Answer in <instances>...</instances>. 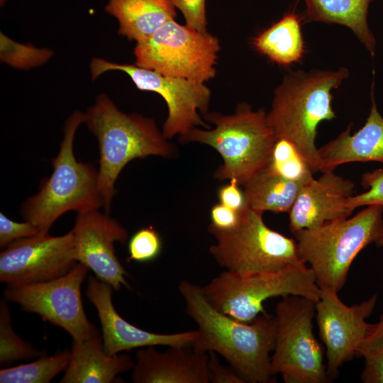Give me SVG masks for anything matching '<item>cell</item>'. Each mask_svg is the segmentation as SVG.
Returning a JSON list of instances; mask_svg holds the SVG:
<instances>
[{"label":"cell","mask_w":383,"mask_h":383,"mask_svg":"<svg viewBox=\"0 0 383 383\" xmlns=\"http://www.w3.org/2000/svg\"><path fill=\"white\" fill-rule=\"evenodd\" d=\"M178 291L186 313L197 326L194 350L220 355L246 382H273L270 353L274 346V316L265 312L251 322H241L213 307L199 285L183 280Z\"/></svg>","instance_id":"obj_1"},{"label":"cell","mask_w":383,"mask_h":383,"mask_svg":"<svg viewBox=\"0 0 383 383\" xmlns=\"http://www.w3.org/2000/svg\"><path fill=\"white\" fill-rule=\"evenodd\" d=\"M84 116V123L97 139L99 189L109 214L116 182L128 163L148 156L172 158L177 149L153 118L124 113L106 94H99Z\"/></svg>","instance_id":"obj_2"},{"label":"cell","mask_w":383,"mask_h":383,"mask_svg":"<svg viewBox=\"0 0 383 383\" xmlns=\"http://www.w3.org/2000/svg\"><path fill=\"white\" fill-rule=\"evenodd\" d=\"M349 77V70H297L285 75L274 91L267 123L276 140L290 142L313 173L320 162L315 140L319 123L335 118L332 90Z\"/></svg>","instance_id":"obj_3"},{"label":"cell","mask_w":383,"mask_h":383,"mask_svg":"<svg viewBox=\"0 0 383 383\" xmlns=\"http://www.w3.org/2000/svg\"><path fill=\"white\" fill-rule=\"evenodd\" d=\"M84 116L83 112L75 111L67 118L59 152L52 160V174L42 181L38 192L21 206L23 220L35 226L40 234L48 233L55 221L67 211L79 213L104 206L98 169L77 161L74 154V136Z\"/></svg>","instance_id":"obj_4"},{"label":"cell","mask_w":383,"mask_h":383,"mask_svg":"<svg viewBox=\"0 0 383 383\" xmlns=\"http://www.w3.org/2000/svg\"><path fill=\"white\" fill-rule=\"evenodd\" d=\"M266 114L247 104L238 105L231 115L207 112L203 118L213 125V128H194L179 139L214 148L223 160L214 177L220 181L234 179L244 185L267 167L272 158L276 138Z\"/></svg>","instance_id":"obj_5"},{"label":"cell","mask_w":383,"mask_h":383,"mask_svg":"<svg viewBox=\"0 0 383 383\" xmlns=\"http://www.w3.org/2000/svg\"><path fill=\"white\" fill-rule=\"evenodd\" d=\"M383 206H367L353 217L326 222L293 234L298 255L321 289L339 292L359 254L383 235Z\"/></svg>","instance_id":"obj_6"},{"label":"cell","mask_w":383,"mask_h":383,"mask_svg":"<svg viewBox=\"0 0 383 383\" xmlns=\"http://www.w3.org/2000/svg\"><path fill=\"white\" fill-rule=\"evenodd\" d=\"M202 291L216 310L244 323L265 313L263 302L270 298L294 295L316 302L321 294L312 270L303 261L279 270L250 274L225 270Z\"/></svg>","instance_id":"obj_7"},{"label":"cell","mask_w":383,"mask_h":383,"mask_svg":"<svg viewBox=\"0 0 383 383\" xmlns=\"http://www.w3.org/2000/svg\"><path fill=\"white\" fill-rule=\"evenodd\" d=\"M262 214L245 205L233 227L223 230L209 226L216 241L209 251L221 267L250 274L279 270L301 261L296 240L270 228Z\"/></svg>","instance_id":"obj_8"},{"label":"cell","mask_w":383,"mask_h":383,"mask_svg":"<svg viewBox=\"0 0 383 383\" xmlns=\"http://www.w3.org/2000/svg\"><path fill=\"white\" fill-rule=\"evenodd\" d=\"M316 302L286 296L276 304L274 346L270 368L286 383H323L328 380L321 345L313 333Z\"/></svg>","instance_id":"obj_9"},{"label":"cell","mask_w":383,"mask_h":383,"mask_svg":"<svg viewBox=\"0 0 383 383\" xmlns=\"http://www.w3.org/2000/svg\"><path fill=\"white\" fill-rule=\"evenodd\" d=\"M220 48L216 36L172 19L136 43L135 65L165 76L205 83L216 76Z\"/></svg>","instance_id":"obj_10"},{"label":"cell","mask_w":383,"mask_h":383,"mask_svg":"<svg viewBox=\"0 0 383 383\" xmlns=\"http://www.w3.org/2000/svg\"><path fill=\"white\" fill-rule=\"evenodd\" d=\"M109 71L123 72L139 90L154 91L163 98L168 113L162 132L167 139L183 136L199 126L211 128L201 116L208 112L211 100V91L204 83L165 76L135 64H120L100 57L91 60L92 79Z\"/></svg>","instance_id":"obj_11"},{"label":"cell","mask_w":383,"mask_h":383,"mask_svg":"<svg viewBox=\"0 0 383 383\" xmlns=\"http://www.w3.org/2000/svg\"><path fill=\"white\" fill-rule=\"evenodd\" d=\"M89 268L77 262L67 274L54 279L22 284H7L4 298L28 312L65 330L73 341L99 335L88 320L81 298V285Z\"/></svg>","instance_id":"obj_12"},{"label":"cell","mask_w":383,"mask_h":383,"mask_svg":"<svg viewBox=\"0 0 383 383\" xmlns=\"http://www.w3.org/2000/svg\"><path fill=\"white\" fill-rule=\"evenodd\" d=\"M74 249L72 229L60 236L38 233L18 240L0 254V280L22 284L60 277L77 263Z\"/></svg>","instance_id":"obj_13"},{"label":"cell","mask_w":383,"mask_h":383,"mask_svg":"<svg viewBox=\"0 0 383 383\" xmlns=\"http://www.w3.org/2000/svg\"><path fill=\"white\" fill-rule=\"evenodd\" d=\"M378 296H371L359 304L345 305L338 292L321 289L316 302V318L320 337L326 350V370L333 376L343 364L355 355L364 338L368 318L376 306Z\"/></svg>","instance_id":"obj_14"},{"label":"cell","mask_w":383,"mask_h":383,"mask_svg":"<svg viewBox=\"0 0 383 383\" xmlns=\"http://www.w3.org/2000/svg\"><path fill=\"white\" fill-rule=\"evenodd\" d=\"M74 258L92 270L96 277L118 290L130 288L128 273L118 259L113 244H124L127 231L108 213L94 210L77 213L72 228Z\"/></svg>","instance_id":"obj_15"},{"label":"cell","mask_w":383,"mask_h":383,"mask_svg":"<svg viewBox=\"0 0 383 383\" xmlns=\"http://www.w3.org/2000/svg\"><path fill=\"white\" fill-rule=\"evenodd\" d=\"M112 287L99 279L89 277L86 295L97 310L101 326L104 348L109 355L137 348L164 345L187 347L198 336L197 330L171 334L147 331L126 321L114 309Z\"/></svg>","instance_id":"obj_16"},{"label":"cell","mask_w":383,"mask_h":383,"mask_svg":"<svg viewBox=\"0 0 383 383\" xmlns=\"http://www.w3.org/2000/svg\"><path fill=\"white\" fill-rule=\"evenodd\" d=\"M318 179L305 182L289 214V230L292 234L311 229L352 213L346 207L353 196L354 183L334 172L326 171Z\"/></svg>","instance_id":"obj_17"},{"label":"cell","mask_w":383,"mask_h":383,"mask_svg":"<svg viewBox=\"0 0 383 383\" xmlns=\"http://www.w3.org/2000/svg\"><path fill=\"white\" fill-rule=\"evenodd\" d=\"M209 355L186 347H168L160 352L155 346L139 349L132 369L134 383H209Z\"/></svg>","instance_id":"obj_18"},{"label":"cell","mask_w":383,"mask_h":383,"mask_svg":"<svg viewBox=\"0 0 383 383\" xmlns=\"http://www.w3.org/2000/svg\"><path fill=\"white\" fill-rule=\"evenodd\" d=\"M350 124L335 138L318 148L319 171H334L343 164L378 162L383 164V116L372 94L370 113L364 126L353 134Z\"/></svg>","instance_id":"obj_19"},{"label":"cell","mask_w":383,"mask_h":383,"mask_svg":"<svg viewBox=\"0 0 383 383\" xmlns=\"http://www.w3.org/2000/svg\"><path fill=\"white\" fill-rule=\"evenodd\" d=\"M135 362L126 355L106 353L102 336L73 341L70 359L60 383H109Z\"/></svg>","instance_id":"obj_20"},{"label":"cell","mask_w":383,"mask_h":383,"mask_svg":"<svg viewBox=\"0 0 383 383\" xmlns=\"http://www.w3.org/2000/svg\"><path fill=\"white\" fill-rule=\"evenodd\" d=\"M172 0H109L105 11L119 24L118 33L143 40L177 16Z\"/></svg>","instance_id":"obj_21"},{"label":"cell","mask_w":383,"mask_h":383,"mask_svg":"<svg viewBox=\"0 0 383 383\" xmlns=\"http://www.w3.org/2000/svg\"><path fill=\"white\" fill-rule=\"evenodd\" d=\"M372 1L304 0L306 18L310 21L335 23L348 27L374 57L376 40L367 22L368 9Z\"/></svg>","instance_id":"obj_22"},{"label":"cell","mask_w":383,"mask_h":383,"mask_svg":"<svg viewBox=\"0 0 383 383\" xmlns=\"http://www.w3.org/2000/svg\"><path fill=\"white\" fill-rule=\"evenodd\" d=\"M304 183L289 180L265 167L244 184L246 205L262 213L289 212Z\"/></svg>","instance_id":"obj_23"},{"label":"cell","mask_w":383,"mask_h":383,"mask_svg":"<svg viewBox=\"0 0 383 383\" xmlns=\"http://www.w3.org/2000/svg\"><path fill=\"white\" fill-rule=\"evenodd\" d=\"M252 44L260 53L279 65L299 62L304 53V43L299 16L287 13L256 36Z\"/></svg>","instance_id":"obj_24"},{"label":"cell","mask_w":383,"mask_h":383,"mask_svg":"<svg viewBox=\"0 0 383 383\" xmlns=\"http://www.w3.org/2000/svg\"><path fill=\"white\" fill-rule=\"evenodd\" d=\"M70 352L64 351L52 356L44 353L35 361L0 370L1 383H48L65 370Z\"/></svg>","instance_id":"obj_25"},{"label":"cell","mask_w":383,"mask_h":383,"mask_svg":"<svg viewBox=\"0 0 383 383\" xmlns=\"http://www.w3.org/2000/svg\"><path fill=\"white\" fill-rule=\"evenodd\" d=\"M43 353L23 340L11 326L9 309L5 301L0 304V364L38 357Z\"/></svg>","instance_id":"obj_26"},{"label":"cell","mask_w":383,"mask_h":383,"mask_svg":"<svg viewBox=\"0 0 383 383\" xmlns=\"http://www.w3.org/2000/svg\"><path fill=\"white\" fill-rule=\"evenodd\" d=\"M270 170L292 181L306 182L313 172L294 146L284 139L277 140L272 158L267 167Z\"/></svg>","instance_id":"obj_27"},{"label":"cell","mask_w":383,"mask_h":383,"mask_svg":"<svg viewBox=\"0 0 383 383\" xmlns=\"http://www.w3.org/2000/svg\"><path fill=\"white\" fill-rule=\"evenodd\" d=\"M52 55L48 49L14 42L1 33V60L13 67L29 69L44 64Z\"/></svg>","instance_id":"obj_28"},{"label":"cell","mask_w":383,"mask_h":383,"mask_svg":"<svg viewBox=\"0 0 383 383\" xmlns=\"http://www.w3.org/2000/svg\"><path fill=\"white\" fill-rule=\"evenodd\" d=\"M128 260L148 262L156 259L162 248L158 233L152 228H143L136 231L128 241Z\"/></svg>","instance_id":"obj_29"},{"label":"cell","mask_w":383,"mask_h":383,"mask_svg":"<svg viewBox=\"0 0 383 383\" xmlns=\"http://www.w3.org/2000/svg\"><path fill=\"white\" fill-rule=\"evenodd\" d=\"M361 184L367 191L349 197L346 201L347 209L353 213L360 206L372 205L383 206V168L362 174Z\"/></svg>","instance_id":"obj_30"},{"label":"cell","mask_w":383,"mask_h":383,"mask_svg":"<svg viewBox=\"0 0 383 383\" xmlns=\"http://www.w3.org/2000/svg\"><path fill=\"white\" fill-rule=\"evenodd\" d=\"M40 233L38 229L31 223L16 222L0 213V247L6 248L12 243Z\"/></svg>","instance_id":"obj_31"},{"label":"cell","mask_w":383,"mask_h":383,"mask_svg":"<svg viewBox=\"0 0 383 383\" xmlns=\"http://www.w3.org/2000/svg\"><path fill=\"white\" fill-rule=\"evenodd\" d=\"M182 13L186 24L198 31L206 33V0H172Z\"/></svg>","instance_id":"obj_32"},{"label":"cell","mask_w":383,"mask_h":383,"mask_svg":"<svg viewBox=\"0 0 383 383\" xmlns=\"http://www.w3.org/2000/svg\"><path fill=\"white\" fill-rule=\"evenodd\" d=\"M207 376L209 383H246L231 366L222 365L214 352L209 353Z\"/></svg>","instance_id":"obj_33"},{"label":"cell","mask_w":383,"mask_h":383,"mask_svg":"<svg viewBox=\"0 0 383 383\" xmlns=\"http://www.w3.org/2000/svg\"><path fill=\"white\" fill-rule=\"evenodd\" d=\"M368 353L383 354V313L375 323H369L365 335L359 345L355 355L362 357Z\"/></svg>","instance_id":"obj_34"},{"label":"cell","mask_w":383,"mask_h":383,"mask_svg":"<svg viewBox=\"0 0 383 383\" xmlns=\"http://www.w3.org/2000/svg\"><path fill=\"white\" fill-rule=\"evenodd\" d=\"M365 359L363 370L360 374L364 383H383V354L368 353Z\"/></svg>","instance_id":"obj_35"},{"label":"cell","mask_w":383,"mask_h":383,"mask_svg":"<svg viewBox=\"0 0 383 383\" xmlns=\"http://www.w3.org/2000/svg\"><path fill=\"white\" fill-rule=\"evenodd\" d=\"M239 186L235 180L231 179L218 191L220 203L236 211H240L246 205L244 193Z\"/></svg>","instance_id":"obj_36"},{"label":"cell","mask_w":383,"mask_h":383,"mask_svg":"<svg viewBox=\"0 0 383 383\" xmlns=\"http://www.w3.org/2000/svg\"><path fill=\"white\" fill-rule=\"evenodd\" d=\"M238 213L239 211L219 203L214 205L211 210L210 225L218 229H229L237 223Z\"/></svg>","instance_id":"obj_37"},{"label":"cell","mask_w":383,"mask_h":383,"mask_svg":"<svg viewBox=\"0 0 383 383\" xmlns=\"http://www.w3.org/2000/svg\"><path fill=\"white\" fill-rule=\"evenodd\" d=\"M375 244L377 247H383V235H382L376 242Z\"/></svg>","instance_id":"obj_38"},{"label":"cell","mask_w":383,"mask_h":383,"mask_svg":"<svg viewBox=\"0 0 383 383\" xmlns=\"http://www.w3.org/2000/svg\"><path fill=\"white\" fill-rule=\"evenodd\" d=\"M6 0H0L1 4H3L5 2Z\"/></svg>","instance_id":"obj_39"}]
</instances>
